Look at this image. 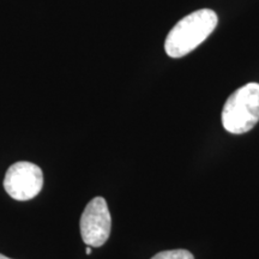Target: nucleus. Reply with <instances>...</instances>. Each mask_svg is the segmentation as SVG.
Segmentation results:
<instances>
[{"mask_svg":"<svg viewBox=\"0 0 259 259\" xmlns=\"http://www.w3.org/2000/svg\"><path fill=\"white\" fill-rule=\"evenodd\" d=\"M215 11L202 9L180 19L164 42L166 53L171 58L185 57L208 38L218 25Z\"/></svg>","mask_w":259,"mask_h":259,"instance_id":"f257e3e1","label":"nucleus"},{"mask_svg":"<svg viewBox=\"0 0 259 259\" xmlns=\"http://www.w3.org/2000/svg\"><path fill=\"white\" fill-rule=\"evenodd\" d=\"M259 121V84L247 83L228 97L222 111V124L229 134L242 135Z\"/></svg>","mask_w":259,"mask_h":259,"instance_id":"f03ea898","label":"nucleus"},{"mask_svg":"<svg viewBox=\"0 0 259 259\" xmlns=\"http://www.w3.org/2000/svg\"><path fill=\"white\" fill-rule=\"evenodd\" d=\"M44 186L42 169L31 162H16L5 174L4 189L11 198L29 200L36 197Z\"/></svg>","mask_w":259,"mask_h":259,"instance_id":"7ed1b4c3","label":"nucleus"},{"mask_svg":"<svg viewBox=\"0 0 259 259\" xmlns=\"http://www.w3.org/2000/svg\"><path fill=\"white\" fill-rule=\"evenodd\" d=\"M83 241L92 247H101L111 235L112 219L105 198L95 197L90 200L79 222Z\"/></svg>","mask_w":259,"mask_h":259,"instance_id":"20e7f679","label":"nucleus"},{"mask_svg":"<svg viewBox=\"0 0 259 259\" xmlns=\"http://www.w3.org/2000/svg\"><path fill=\"white\" fill-rule=\"evenodd\" d=\"M151 259H194V257L187 250H170L160 252Z\"/></svg>","mask_w":259,"mask_h":259,"instance_id":"39448f33","label":"nucleus"},{"mask_svg":"<svg viewBox=\"0 0 259 259\" xmlns=\"http://www.w3.org/2000/svg\"><path fill=\"white\" fill-rule=\"evenodd\" d=\"M87 254H92V246H89V247H87Z\"/></svg>","mask_w":259,"mask_h":259,"instance_id":"423d86ee","label":"nucleus"},{"mask_svg":"<svg viewBox=\"0 0 259 259\" xmlns=\"http://www.w3.org/2000/svg\"><path fill=\"white\" fill-rule=\"evenodd\" d=\"M0 259H11V258L6 257V255H4V254H0Z\"/></svg>","mask_w":259,"mask_h":259,"instance_id":"0eeeda50","label":"nucleus"}]
</instances>
